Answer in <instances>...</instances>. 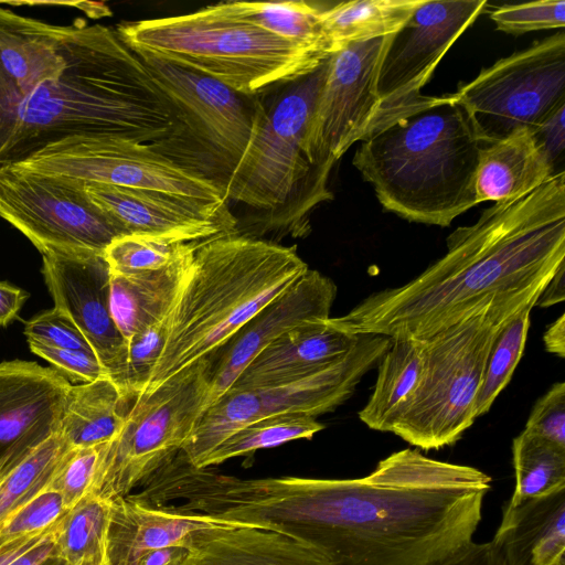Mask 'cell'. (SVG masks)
Wrapping results in <instances>:
<instances>
[{
    "instance_id": "cell-1",
    "label": "cell",
    "mask_w": 565,
    "mask_h": 565,
    "mask_svg": "<svg viewBox=\"0 0 565 565\" xmlns=\"http://www.w3.org/2000/svg\"><path fill=\"white\" fill-rule=\"evenodd\" d=\"M490 489L475 467L406 448L360 478L218 473L204 507L306 543L334 565H437L473 541Z\"/></svg>"
},
{
    "instance_id": "cell-2",
    "label": "cell",
    "mask_w": 565,
    "mask_h": 565,
    "mask_svg": "<svg viewBox=\"0 0 565 565\" xmlns=\"http://www.w3.org/2000/svg\"><path fill=\"white\" fill-rule=\"evenodd\" d=\"M178 125L115 29L51 24L0 6V168L68 137L150 143Z\"/></svg>"
},
{
    "instance_id": "cell-3",
    "label": "cell",
    "mask_w": 565,
    "mask_h": 565,
    "mask_svg": "<svg viewBox=\"0 0 565 565\" xmlns=\"http://www.w3.org/2000/svg\"><path fill=\"white\" fill-rule=\"evenodd\" d=\"M565 263V173L482 211L447 237L446 253L408 282L329 318L347 333L427 340L491 300L548 280Z\"/></svg>"
},
{
    "instance_id": "cell-4",
    "label": "cell",
    "mask_w": 565,
    "mask_h": 565,
    "mask_svg": "<svg viewBox=\"0 0 565 565\" xmlns=\"http://www.w3.org/2000/svg\"><path fill=\"white\" fill-rule=\"evenodd\" d=\"M308 269L295 247L238 233L198 244L138 396L207 359Z\"/></svg>"
},
{
    "instance_id": "cell-5",
    "label": "cell",
    "mask_w": 565,
    "mask_h": 565,
    "mask_svg": "<svg viewBox=\"0 0 565 565\" xmlns=\"http://www.w3.org/2000/svg\"><path fill=\"white\" fill-rule=\"evenodd\" d=\"M481 146L451 94L366 136L352 163L385 210L409 222L449 226L477 204Z\"/></svg>"
},
{
    "instance_id": "cell-6",
    "label": "cell",
    "mask_w": 565,
    "mask_h": 565,
    "mask_svg": "<svg viewBox=\"0 0 565 565\" xmlns=\"http://www.w3.org/2000/svg\"><path fill=\"white\" fill-rule=\"evenodd\" d=\"M329 57L313 72L258 94L250 141L222 185L227 201L260 212L252 237L267 232L306 236L311 211L333 198L330 173L309 162L303 146Z\"/></svg>"
},
{
    "instance_id": "cell-7",
    "label": "cell",
    "mask_w": 565,
    "mask_h": 565,
    "mask_svg": "<svg viewBox=\"0 0 565 565\" xmlns=\"http://www.w3.org/2000/svg\"><path fill=\"white\" fill-rule=\"evenodd\" d=\"M115 31L135 53L186 67L249 96L305 76L329 57L248 22L226 2L182 15L122 22Z\"/></svg>"
},
{
    "instance_id": "cell-8",
    "label": "cell",
    "mask_w": 565,
    "mask_h": 565,
    "mask_svg": "<svg viewBox=\"0 0 565 565\" xmlns=\"http://www.w3.org/2000/svg\"><path fill=\"white\" fill-rule=\"evenodd\" d=\"M548 281L497 297L425 340L419 384L391 433L423 450L458 441L477 419L476 399L495 337L510 318L536 303Z\"/></svg>"
},
{
    "instance_id": "cell-9",
    "label": "cell",
    "mask_w": 565,
    "mask_h": 565,
    "mask_svg": "<svg viewBox=\"0 0 565 565\" xmlns=\"http://www.w3.org/2000/svg\"><path fill=\"white\" fill-rule=\"evenodd\" d=\"M207 360L132 399L117 436L103 449L90 494L126 497L181 451L211 403Z\"/></svg>"
},
{
    "instance_id": "cell-10",
    "label": "cell",
    "mask_w": 565,
    "mask_h": 565,
    "mask_svg": "<svg viewBox=\"0 0 565 565\" xmlns=\"http://www.w3.org/2000/svg\"><path fill=\"white\" fill-rule=\"evenodd\" d=\"M136 54L174 106L181 122L166 138L167 148L186 166L202 167L213 180L224 183L250 141L258 94L245 95L186 67Z\"/></svg>"
},
{
    "instance_id": "cell-11",
    "label": "cell",
    "mask_w": 565,
    "mask_h": 565,
    "mask_svg": "<svg viewBox=\"0 0 565 565\" xmlns=\"http://www.w3.org/2000/svg\"><path fill=\"white\" fill-rule=\"evenodd\" d=\"M15 164L85 183L162 194L236 220L216 182L178 163L154 142L74 136L49 145Z\"/></svg>"
},
{
    "instance_id": "cell-12",
    "label": "cell",
    "mask_w": 565,
    "mask_h": 565,
    "mask_svg": "<svg viewBox=\"0 0 565 565\" xmlns=\"http://www.w3.org/2000/svg\"><path fill=\"white\" fill-rule=\"evenodd\" d=\"M455 94L482 145L532 131L565 106V33L499 60Z\"/></svg>"
},
{
    "instance_id": "cell-13",
    "label": "cell",
    "mask_w": 565,
    "mask_h": 565,
    "mask_svg": "<svg viewBox=\"0 0 565 565\" xmlns=\"http://www.w3.org/2000/svg\"><path fill=\"white\" fill-rule=\"evenodd\" d=\"M84 185L74 178L4 166L0 168V217L41 254L67 250L103 255L121 234L92 203Z\"/></svg>"
},
{
    "instance_id": "cell-14",
    "label": "cell",
    "mask_w": 565,
    "mask_h": 565,
    "mask_svg": "<svg viewBox=\"0 0 565 565\" xmlns=\"http://www.w3.org/2000/svg\"><path fill=\"white\" fill-rule=\"evenodd\" d=\"M487 3V0H424L390 36L377 74L379 109L366 136L435 99L436 96H425L420 89Z\"/></svg>"
},
{
    "instance_id": "cell-15",
    "label": "cell",
    "mask_w": 565,
    "mask_h": 565,
    "mask_svg": "<svg viewBox=\"0 0 565 565\" xmlns=\"http://www.w3.org/2000/svg\"><path fill=\"white\" fill-rule=\"evenodd\" d=\"M390 36L348 43L329 57L303 141L312 166L330 173L367 135L379 109L377 74Z\"/></svg>"
},
{
    "instance_id": "cell-16",
    "label": "cell",
    "mask_w": 565,
    "mask_h": 565,
    "mask_svg": "<svg viewBox=\"0 0 565 565\" xmlns=\"http://www.w3.org/2000/svg\"><path fill=\"white\" fill-rule=\"evenodd\" d=\"M42 274L54 308L71 318L93 348L107 376L130 397L127 342L110 315V271L104 256L89 252L50 250L42 254Z\"/></svg>"
},
{
    "instance_id": "cell-17",
    "label": "cell",
    "mask_w": 565,
    "mask_h": 565,
    "mask_svg": "<svg viewBox=\"0 0 565 565\" xmlns=\"http://www.w3.org/2000/svg\"><path fill=\"white\" fill-rule=\"evenodd\" d=\"M70 388L52 367L0 363V481L58 433Z\"/></svg>"
},
{
    "instance_id": "cell-18",
    "label": "cell",
    "mask_w": 565,
    "mask_h": 565,
    "mask_svg": "<svg viewBox=\"0 0 565 565\" xmlns=\"http://www.w3.org/2000/svg\"><path fill=\"white\" fill-rule=\"evenodd\" d=\"M335 296L337 286L329 277L308 269L256 313L206 359L211 403L230 391L247 364L278 337L303 322L330 318Z\"/></svg>"
},
{
    "instance_id": "cell-19",
    "label": "cell",
    "mask_w": 565,
    "mask_h": 565,
    "mask_svg": "<svg viewBox=\"0 0 565 565\" xmlns=\"http://www.w3.org/2000/svg\"><path fill=\"white\" fill-rule=\"evenodd\" d=\"M84 191L121 235L201 243L237 230L236 220L171 196L100 183Z\"/></svg>"
},
{
    "instance_id": "cell-20",
    "label": "cell",
    "mask_w": 565,
    "mask_h": 565,
    "mask_svg": "<svg viewBox=\"0 0 565 565\" xmlns=\"http://www.w3.org/2000/svg\"><path fill=\"white\" fill-rule=\"evenodd\" d=\"M254 525L185 511L175 504L153 507L130 494L110 500L106 565H135L150 550L190 548L206 532Z\"/></svg>"
},
{
    "instance_id": "cell-21",
    "label": "cell",
    "mask_w": 565,
    "mask_h": 565,
    "mask_svg": "<svg viewBox=\"0 0 565 565\" xmlns=\"http://www.w3.org/2000/svg\"><path fill=\"white\" fill-rule=\"evenodd\" d=\"M328 319L298 324L270 342L247 364L231 390L278 385L344 355L360 334L340 331Z\"/></svg>"
},
{
    "instance_id": "cell-22",
    "label": "cell",
    "mask_w": 565,
    "mask_h": 565,
    "mask_svg": "<svg viewBox=\"0 0 565 565\" xmlns=\"http://www.w3.org/2000/svg\"><path fill=\"white\" fill-rule=\"evenodd\" d=\"M491 542L511 565H565V488L507 503Z\"/></svg>"
},
{
    "instance_id": "cell-23",
    "label": "cell",
    "mask_w": 565,
    "mask_h": 565,
    "mask_svg": "<svg viewBox=\"0 0 565 565\" xmlns=\"http://www.w3.org/2000/svg\"><path fill=\"white\" fill-rule=\"evenodd\" d=\"M179 565H334L310 545L256 525L201 534Z\"/></svg>"
},
{
    "instance_id": "cell-24",
    "label": "cell",
    "mask_w": 565,
    "mask_h": 565,
    "mask_svg": "<svg viewBox=\"0 0 565 565\" xmlns=\"http://www.w3.org/2000/svg\"><path fill=\"white\" fill-rule=\"evenodd\" d=\"M553 177L532 131L521 128L502 140L481 146L475 178L476 202L523 196Z\"/></svg>"
},
{
    "instance_id": "cell-25",
    "label": "cell",
    "mask_w": 565,
    "mask_h": 565,
    "mask_svg": "<svg viewBox=\"0 0 565 565\" xmlns=\"http://www.w3.org/2000/svg\"><path fill=\"white\" fill-rule=\"evenodd\" d=\"M195 247L159 270L137 275L110 273L109 310L126 342L142 329L168 316Z\"/></svg>"
},
{
    "instance_id": "cell-26",
    "label": "cell",
    "mask_w": 565,
    "mask_h": 565,
    "mask_svg": "<svg viewBox=\"0 0 565 565\" xmlns=\"http://www.w3.org/2000/svg\"><path fill=\"white\" fill-rule=\"evenodd\" d=\"M426 342L413 338L392 340L377 363L373 392L359 412L369 428L392 431V428L417 388L425 365Z\"/></svg>"
},
{
    "instance_id": "cell-27",
    "label": "cell",
    "mask_w": 565,
    "mask_h": 565,
    "mask_svg": "<svg viewBox=\"0 0 565 565\" xmlns=\"http://www.w3.org/2000/svg\"><path fill=\"white\" fill-rule=\"evenodd\" d=\"M132 399L109 377L71 385L58 434L71 447L107 444L121 429Z\"/></svg>"
},
{
    "instance_id": "cell-28",
    "label": "cell",
    "mask_w": 565,
    "mask_h": 565,
    "mask_svg": "<svg viewBox=\"0 0 565 565\" xmlns=\"http://www.w3.org/2000/svg\"><path fill=\"white\" fill-rule=\"evenodd\" d=\"M424 0H353L323 8V31L334 53L351 42L396 33Z\"/></svg>"
},
{
    "instance_id": "cell-29",
    "label": "cell",
    "mask_w": 565,
    "mask_h": 565,
    "mask_svg": "<svg viewBox=\"0 0 565 565\" xmlns=\"http://www.w3.org/2000/svg\"><path fill=\"white\" fill-rule=\"evenodd\" d=\"M226 3L237 15L270 33L326 56L334 54L322 26L323 8L307 1Z\"/></svg>"
},
{
    "instance_id": "cell-30",
    "label": "cell",
    "mask_w": 565,
    "mask_h": 565,
    "mask_svg": "<svg viewBox=\"0 0 565 565\" xmlns=\"http://www.w3.org/2000/svg\"><path fill=\"white\" fill-rule=\"evenodd\" d=\"M109 505L110 501L89 493L62 518L55 546L67 565H106Z\"/></svg>"
},
{
    "instance_id": "cell-31",
    "label": "cell",
    "mask_w": 565,
    "mask_h": 565,
    "mask_svg": "<svg viewBox=\"0 0 565 565\" xmlns=\"http://www.w3.org/2000/svg\"><path fill=\"white\" fill-rule=\"evenodd\" d=\"M514 491L508 503L546 495L565 488V448L521 431L512 441Z\"/></svg>"
},
{
    "instance_id": "cell-32",
    "label": "cell",
    "mask_w": 565,
    "mask_h": 565,
    "mask_svg": "<svg viewBox=\"0 0 565 565\" xmlns=\"http://www.w3.org/2000/svg\"><path fill=\"white\" fill-rule=\"evenodd\" d=\"M324 425L305 415L264 417L238 429L203 460L200 468L220 465L228 459L254 454L282 444L311 439Z\"/></svg>"
},
{
    "instance_id": "cell-33",
    "label": "cell",
    "mask_w": 565,
    "mask_h": 565,
    "mask_svg": "<svg viewBox=\"0 0 565 565\" xmlns=\"http://www.w3.org/2000/svg\"><path fill=\"white\" fill-rule=\"evenodd\" d=\"M534 306L535 302L521 309L507 321L495 337L476 399V418L490 411L499 394L510 383L525 348Z\"/></svg>"
},
{
    "instance_id": "cell-34",
    "label": "cell",
    "mask_w": 565,
    "mask_h": 565,
    "mask_svg": "<svg viewBox=\"0 0 565 565\" xmlns=\"http://www.w3.org/2000/svg\"><path fill=\"white\" fill-rule=\"evenodd\" d=\"M70 448L57 433L0 481V524L47 489L58 462Z\"/></svg>"
},
{
    "instance_id": "cell-35",
    "label": "cell",
    "mask_w": 565,
    "mask_h": 565,
    "mask_svg": "<svg viewBox=\"0 0 565 565\" xmlns=\"http://www.w3.org/2000/svg\"><path fill=\"white\" fill-rule=\"evenodd\" d=\"M198 244L127 234L114 238L103 256L110 273L137 275L168 267Z\"/></svg>"
},
{
    "instance_id": "cell-36",
    "label": "cell",
    "mask_w": 565,
    "mask_h": 565,
    "mask_svg": "<svg viewBox=\"0 0 565 565\" xmlns=\"http://www.w3.org/2000/svg\"><path fill=\"white\" fill-rule=\"evenodd\" d=\"M105 445L71 447L58 462L47 489L60 493L68 509L90 493Z\"/></svg>"
},
{
    "instance_id": "cell-37",
    "label": "cell",
    "mask_w": 565,
    "mask_h": 565,
    "mask_svg": "<svg viewBox=\"0 0 565 565\" xmlns=\"http://www.w3.org/2000/svg\"><path fill=\"white\" fill-rule=\"evenodd\" d=\"M68 510L60 493L45 489L0 524V543L47 533Z\"/></svg>"
},
{
    "instance_id": "cell-38",
    "label": "cell",
    "mask_w": 565,
    "mask_h": 565,
    "mask_svg": "<svg viewBox=\"0 0 565 565\" xmlns=\"http://www.w3.org/2000/svg\"><path fill=\"white\" fill-rule=\"evenodd\" d=\"M497 29L519 35L530 31L563 29L565 1L545 0L503 6L490 13Z\"/></svg>"
},
{
    "instance_id": "cell-39",
    "label": "cell",
    "mask_w": 565,
    "mask_h": 565,
    "mask_svg": "<svg viewBox=\"0 0 565 565\" xmlns=\"http://www.w3.org/2000/svg\"><path fill=\"white\" fill-rule=\"evenodd\" d=\"M166 319L142 329L127 341V386L132 398L142 392L160 355Z\"/></svg>"
},
{
    "instance_id": "cell-40",
    "label": "cell",
    "mask_w": 565,
    "mask_h": 565,
    "mask_svg": "<svg viewBox=\"0 0 565 565\" xmlns=\"http://www.w3.org/2000/svg\"><path fill=\"white\" fill-rule=\"evenodd\" d=\"M24 334L28 342L95 354L93 348L71 318L56 308L45 310L29 320L25 323Z\"/></svg>"
},
{
    "instance_id": "cell-41",
    "label": "cell",
    "mask_w": 565,
    "mask_h": 565,
    "mask_svg": "<svg viewBox=\"0 0 565 565\" xmlns=\"http://www.w3.org/2000/svg\"><path fill=\"white\" fill-rule=\"evenodd\" d=\"M565 448V383L556 382L533 405L523 429Z\"/></svg>"
},
{
    "instance_id": "cell-42",
    "label": "cell",
    "mask_w": 565,
    "mask_h": 565,
    "mask_svg": "<svg viewBox=\"0 0 565 565\" xmlns=\"http://www.w3.org/2000/svg\"><path fill=\"white\" fill-rule=\"evenodd\" d=\"M30 349L55 366L63 376L83 383L108 377L96 354L76 350L56 349L35 342H29Z\"/></svg>"
},
{
    "instance_id": "cell-43",
    "label": "cell",
    "mask_w": 565,
    "mask_h": 565,
    "mask_svg": "<svg viewBox=\"0 0 565 565\" xmlns=\"http://www.w3.org/2000/svg\"><path fill=\"white\" fill-rule=\"evenodd\" d=\"M565 106H562L532 130L533 138L546 159L553 174L565 173Z\"/></svg>"
},
{
    "instance_id": "cell-44",
    "label": "cell",
    "mask_w": 565,
    "mask_h": 565,
    "mask_svg": "<svg viewBox=\"0 0 565 565\" xmlns=\"http://www.w3.org/2000/svg\"><path fill=\"white\" fill-rule=\"evenodd\" d=\"M437 565H511L502 552L490 541L471 542L454 556Z\"/></svg>"
},
{
    "instance_id": "cell-45",
    "label": "cell",
    "mask_w": 565,
    "mask_h": 565,
    "mask_svg": "<svg viewBox=\"0 0 565 565\" xmlns=\"http://www.w3.org/2000/svg\"><path fill=\"white\" fill-rule=\"evenodd\" d=\"M29 294L0 281V326H8L18 315Z\"/></svg>"
},
{
    "instance_id": "cell-46",
    "label": "cell",
    "mask_w": 565,
    "mask_h": 565,
    "mask_svg": "<svg viewBox=\"0 0 565 565\" xmlns=\"http://www.w3.org/2000/svg\"><path fill=\"white\" fill-rule=\"evenodd\" d=\"M61 522V521H60ZM58 525V524H57ZM57 527V526H56ZM56 527L45 535L39 543L26 552L14 558L8 565H39L49 556L56 554L55 531Z\"/></svg>"
},
{
    "instance_id": "cell-47",
    "label": "cell",
    "mask_w": 565,
    "mask_h": 565,
    "mask_svg": "<svg viewBox=\"0 0 565 565\" xmlns=\"http://www.w3.org/2000/svg\"><path fill=\"white\" fill-rule=\"evenodd\" d=\"M182 546H168L143 553L135 565H179L188 553Z\"/></svg>"
},
{
    "instance_id": "cell-48",
    "label": "cell",
    "mask_w": 565,
    "mask_h": 565,
    "mask_svg": "<svg viewBox=\"0 0 565 565\" xmlns=\"http://www.w3.org/2000/svg\"><path fill=\"white\" fill-rule=\"evenodd\" d=\"M565 299V263L561 264L552 276L543 291L541 292L535 306L542 308L551 307L563 302Z\"/></svg>"
},
{
    "instance_id": "cell-49",
    "label": "cell",
    "mask_w": 565,
    "mask_h": 565,
    "mask_svg": "<svg viewBox=\"0 0 565 565\" xmlns=\"http://www.w3.org/2000/svg\"><path fill=\"white\" fill-rule=\"evenodd\" d=\"M543 342L547 352L565 358V313L546 328Z\"/></svg>"
},
{
    "instance_id": "cell-50",
    "label": "cell",
    "mask_w": 565,
    "mask_h": 565,
    "mask_svg": "<svg viewBox=\"0 0 565 565\" xmlns=\"http://www.w3.org/2000/svg\"><path fill=\"white\" fill-rule=\"evenodd\" d=\"M50 532L35 536H25L6 543H0V565H8L14 558L19 557L21 554H23L29 548L39 543Z\"/></svg>"
},
{
    "instance_id": "cell-51",
    "label": "cell",
    "mask_w": 565,
    "mask_h": 565,
    "mask_svg": "<svg viewBox=\"0 0 565 565\" xmlns=\"http://www.w3.org/2000/svg\"><path fill=\"white\" fill-rule=\"evenodd\" d=\"M39 565H67L65 563V561L58 556V554H53L51 556H49L47 558H45L44 561H42Z\"/></svg>"
}]
</instances>
